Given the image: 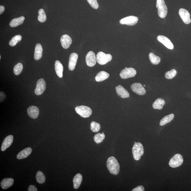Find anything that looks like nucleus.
Returning <instances> with one entry per match:
<instances>
[{"label": "nucleus", "instance_id": "40", "mask_svg": "<svg viewBox=\"0 0 191 191\" xmlns=\"http://www.w3.org/2000/svg\"><path fill=\"white\" fill-rule=\"evenodd\" d=\"M5 8L4 7L1 5L0 6V14L1 15L4 12Z\"/></svg>", "mask_w": 191, "mask_h": 191}, {"label": "nucleus", "instance_id": "20", "mask_svg": "<svg viewBox=\"0 0 191 191\" xmlns=\"http://www.w3.org/2000/svg\"><path fill=\"white\" fill-rule=\"evenodd\" d=\"M14 183V180L12 178H6L1 181V187L3 190H6L12 186Z\"/></svg>", "mask_w": 191, "mask_h": 191}, {"label": "nucleus", "instance_id": "4", "mask_svg": "<svg viewBox=\"0 0 191 191\" xmlns=\"http://www.w3.org/2000/svg\"><path fill=\"white\" fill-rule=\"evenodd\" d=\"M75 111L77 113L84 118H88L92 113V111L90 107L81 105L75 108Z\"/></svg>", "mask_w": 191, "mask_h": 191}, {"label": "nucleus", "instance_id": "5", "mask_svg": "<svg viewBox=\"0 0 191 191\" xmlns=\"http://www.w3.org/2000/svg\"><path fill=\"white\" fill-rule=\"evenodd\" d=\"M112 59V56L110 54H105L102 52H100L96 56V60L100 64L104 65L110 62Z\"/></svg>", "mask_w": 191, "mask_h": 191}, {"label": "nucleus", "instance_id": "38", "mask_svg": "<svg viewBox=\"0 0 191 191\" xmlns=\"http://www.w3.org/2000/svg\"><path fill=\"white\" fill-rule=\"evenodd\" d=\"M6 98V95L3 92L1 91L0 93V101L3 102Z\"/></svg>", "mask_w": 191, "mask_h": 191}, {"label": "nucleus", "instance_id": "36", "mask_svg": "<svg viewBox=\"0 0 191 191\" xmlns=\"http://www.w3.org/2000/svg\"><path fill=\"white\" fill-rule=\"evenodd\" d=\"M87 1L93 8L97 9L99 8V5L97 0H87Z\"/></svg>", "mask_w": 191, "mask_h": 191}, {"label": "nucleus", "instance_id": "12", "mask_svg": "<svg viewBox=\"0 0 191 191\" xmlns=\"http://www.w3.org/2000/svg\"><path fill=\"white\" fill-rule=\"evenodd\" d=\"M157 40L158 41L161 42L168 49L172 50L173 49L174 46L170 40L167 37L162 36V35H159L157 37Z\"/></svg>", "mask_w": 191, "mask_h": 191}, {"label": "nucleus", "instance_id": "8", "mask_svg": "<svg viewBox=\"0 0 191 191\" xmlns=\"http://www.w3.org/2000/svg\"><path fill=\"white\" fill-rule=\"evenodd\" d=\"M46 88V84L44 80L41 78L39 80L37 83L35 93L37 95H41L45 91Z\"/></svg>", "mask_w": 191, "mask_h": 191}, {"label": "nucleus", "instance_id": "7", "mask_svg": "<svg viewBox=\"0 0 191 191\" xmlns=\"http://www.w3.org/2000/svg\"><path fill=\"white\" fill-rule=\"evenodd\" d=\"M136 70L133 68L126 67L122 70L120 73V75L122 79H127L133 77L136 75Z\"/></svg>", "mask_w": 191, "mask_h": 191}, {"label": "nucleus", "instance_id": "42", "mask_svg": "<svg viewBox=\"0 0 191 191\" xmlns=\"http://www.w3.org/2000/svg\"><path fill=\"white\" fill-rule=\"evenodd\" d=\"M146 85H144V86H145Z\"/></svg>", "mask_w": 191, "mask_h": 191}, {"label": "nucleus", "instance_id": "23", "mask_svg": "<svg viewBox=\"0 0 191 191\" xmlns=\"http://www.w3.org/2000/svg\"><path fill=\"white\" fill-rule=\"evenodd\" d=\"M83 177L80 173H78L76 175L73 179V187L75 189L79 188L82 182Z\"/></svg>", "mask_w": 191, "mask_h": 191}, {"label": "nucleus", "instance_id": "13", "mask_svg": "<svg viewBox=\"0 0 191 191\" xmlns=\"http://www.w3.org/2000/svg\"><path fill=\"white\" fill-rule=\"evenodd\" d=\"M179 14L181 19L185 24H188L190 23V14L186 9L183 8L180 9Z\"/></svg>", "mask_w": 191, "mask_h": 191}, {"label": "nucleus", "instance_id": "18", "mask_svg": "<svg viewBox=\"0 0 191 191\" xmlns=\"http://www.w3.org/2000/svg\"><path fill=\"white\" fill-rule=\"evenodd\" d=\"M27 113L30 117L33 119L38 118L39 115V109L36 106H31L27 109Z\"/></svg>", "mask_w": 191, "mask_h": 191}, {"label": "nucleus", "instance_id": "24", "mask_svg": "<svg viewBox=\"0 0 191 191\" xmlns=\"http://www.w3.org/2000/svg\"><path fill=\"white\" fill-rule=\"evenodd\" d=\"M25 18L23 16L15 18L11 21L10 23V26L12 27H16L21 25L23 23Z\"/></svg>", "mask_w": 191, "mask_h": 191}, {"label": "nucleus", "instance_id": "6", "mask_svg": "<svg viewBox=\"0 0 191 191\" xmlns=\"http://www.w3.org/2000/svg\"><path fill=\"white\" fill-rule=\"evenodd\" d=\"M183 162L182 156L180 154H177L171 159L169 162V165L171 167L176 168L181 165Z\"/></svg>", "mask_w": 191, "mask_h": 191}, {"label": "nucleus", "instance_id": "10", "mask_svg": "<svg viewBox=\"0 0 191 191\" xmlns=\"http://www.w3.org/2000/svg\"><path fill=\"white\" fill-rule=\"evenodd\" d=\"M131 90L135 93L140 95H143L146 93L145 89L140 83H135L131 86Z\"/></svg>", "mask_w": 191, "mask_h": 191}, {"label": "nucleus", "instance_id": "11", "mask_svg": "<svg viewBox=\"0 0 191 191\" xmlns=\"http://www.w3.org/2000/svg\"><path fill=\"white\" fill-rule=\"evenodd\" d=\"M86 62L87 65L90 67L94 66L97 62L96 57L93 52L90 51L87 54L86 57Z\"/></svg>", "mask_w": 191, "mask_h": 191}, {"label": "nucleus", "instance_id": "39", "mask_svg": "<svg viewBox=\"0 0 191 191\" xmlns=\"http://www.w3.org/2000/svg\"><path fill=\"white\" fill-rule=\"evenodd\" d=\"M28 191H37V189L36 188V187L33 185H30L29 186Z\"/></svg>", "mask_w": 191, "mask_h": 191}, {"label": "nucleus", "instance_id": "3", "mask_svg": "<svg viewBox=\"0 0 191 191\" xmlns=\"http://www.w3.org/2000/svg\"><path fill=\"white\" fill-rule=\"evenodd\" d=\"M156 7L159 16L162 18H165L168 13V8L164 0H157Z\"/></svg>", "mask_w": 191, "mask_h": 191}, {"label": "nucleus", "instance_id": "30", "mask_svg": "<svg viewBox=\"0 0 191 191\" xmlns=\"http://www.w3.org/2000/svg\"><path fill=\"white\" fill-rule=\"evenodd\" d=\"M38 21L40 23H44L46 20V17L45 12L43 9H40L38 11Z\"/></svg>", "mask_w": 191, "mask_h": 191}, {"label": "nucleus", "instance_id": "34", "mask_svg": "<svg viewBox=\"0 0 191 191\" xmlns=\"http://www.w3.org/2000/svg\"><path fill=\"white\" fill-rule=\"evenodd\" d=\"M23 70V65L21 63H18L14 68V73L16 75H18L21 73Z\"/></svg>", "mask_w": 191, "mask_h": 191}, {"label": "nucleus", "instance_id": "26", "mask_svg": "<svg viewBox=\"0 0 191 191\" xmlns=\"http://www.w3.org/2000/svg\"><path fill=\"white\" fill-rule=\"evenodd\" d=\"M165 102L164 100L161 98H158L155 100L153 104L154 109L161 110L163 108V106L165 105Z\"/></svg>", "mask_w": 191, "mask_h": 191}, {"label": "nucleus", "instance_id": "19", "mask_svg": "<svg viewBox=\"0 0 191 191\" xmlns=\"http://www.w3.org/2000/svg\"><path fill=\"white\" fill-rule=\"evenodd\" d=\"M32 152V149L30 147L27 148L20 151L17 155L18 159H22L29 157Z\"/></svg>", "mask_w": 191, "mask_h": 191}, {"label": "nucleus", "instance_id": "32", "mask_svg": "<svg viewBox=\"0 0 191 191\" xmlns=\"http://www.w3.org/2000/svg\"><path fill=\"white\" fill-rule=\"evenodd\" d=\"M22 40V37L20 35H16L13 37L9 42V45L11 46H15L18 42Z\"/></svg>", "mask_w": 191, "mask_h": 191}, {"label": "nucleus", "instance_id": "35", "mask_svg": "<svg viewBox=\"0 0 191 191\" xmlns=\"http://www.w3.org/2000/svg\"><path fill=\"white\" fill-rule=\"evenodd\" d=\"M177 74V71L175 69H172L168 71L165 74V77L167 79H170L173 78Z\"/></svg>", "mask_w": 191, "mask_h": 191}, {"label": "nucleus", "instance_id": "16", "mask_svg": "<svg viewBox=\"0 0 191 191\" xmlns=\"http://www.w3.org/2000/svg\"><path fill=\"white\" fill-rule=\"evenodd\" d=\"M13 136L12 135H9L4 139L2 144L1 151H4L7 148L12 145L13 141Z\"/></svg>", "mask_w": 191, "mask_h": 191}, {"label": "nucleus", "instance_id": "22", "mask_svg": "<svg viewBox=\"0 0 191 191\" xmlns=\"http://www.w3.org/2000/svg\"><path fill=\"white\" fill-rule=\"evenodd\" d=\"M55 69L57 75L59 77L62 78L63 77V72L64 68L61 63L58 60L55 61Z\"/></svg>", "mask_w": 191, "mask_h": 191}, {"label": "nucleus", "instance_id": "17", "mask_svg": "<svg viewBox=\"0 0 191 191\" xmlns=\"http://www.w3.org/2000/svg\"><path fill=\"white\" fill-rule=\"evenodd\" d=\"M116 90L118 95L123 99L128 98L130 96V94L126 90L123 86L120 85L116 87Z\"/></svg>", "mask_w": 191, "mask_h": 191}, {"label": "nucleus", "instance_id": "15", "mask_svg": "<svg viewBox=\"0 0 191 191\" xmlns=\"http://www.w3.org/2000/svg\"><path fill=\"white\" fill-rule=\"evenodd\" d=\"M78 57V56L77 53H73L70 54L68 64V68L70 70H75Z\"/></svg>", "mask_w": 191, "mask_h": 191}, {"label": "nucleus", "instance_id": "27", "mask_svg": "<svg viewBox=\"0 0 191 191\" xmlns=\"http://www.w3.org/2000/svg\"><path fill=\"white\" fill-rule=\"evenodd\" d=\"M174 118V115L173 114H171L168 115L164 117L162 119L160 120V125L161 126L165 125L166 124L169 123Z\"/></svg>", "mask_w": 191, "mask_h": 191}, {"label": "nucleus", "instance_id": "9", "mask_svg": "<svg viewBox=\"0 0 191 191\" xmlns=\"http://www.w3.org/2000/svg\"><path fill=\"white\" fill-rule=\"evenodd\" d=\"M138 18L137 17L130 16L122 18L120 20V23L121 25L133 26L138 23Z\"/></svg>", "mask_w": 191, "mask_h": 191}, {"label": "nucleus", "instance_id": "21", "mask_svg": "<svg viewBox=\"0 0 191 191\" xmlns=\"http://www.w3.org/2000/svg\"><path fill=\"white\" fill-rule=\"evenodd\" d=\"M42 48L40 44H37L35 47L34 53V58L35 60H40L42 56Z\"/></svg>", "mask_w": 191, "mask_h": 191}, {"label": "nucleus", "instance_id": "14", "mask_svg": "<svg viewBox=\"0 0 191 191\" xmlns=\"http://www.w3.org/2000/svg\"><path fill=\"white\" fill-rule=\"evenodd\" d=\"M61 42L63 48L67 49L72 43V40L70 37L67 34L63 35L61 38Z\"/></svg>", "mask_w": 191, "mask_h": 191}, {"label": "nucleus", "instance_id": "1", "mask_svg": "<svg viewBox=\"0 0 191 191\" xmlns=\"http://www.w3.org/2000/svg\"><path fill=\"white\" fill-rule=\"evenodd\" d=\"M107 166L109 171L114 175L119 173L120 166L118 161L114 157H109L107 161Z\"/></svg>", "mask_w": 191, "mask_h": 191}, {"label": "nucleus", "instance_id": "41", "mask_svg": "<svg viewBox=\"0 0 191 191\" xmlns=\"http://www.w3.org/2000/svg\"><path fill=\"white\" fill-rule=\"evenodd\" d=\"M1 59V56H0V59Z\"/></svg>", "mask_w": 191, "mask_h": 191}, {"label": "nucleus", "instance_id": "29", "mask_svg": "<svg viewBox=\"0 0 191 191\" xmlns=\"http://www.w3.org/2000/svg\"><path fill=\"white\" fill-rule=\"evenodd\" d=\"M36 179L39 183L42 184L45 182V175L41 171H38L36 174Z\"/></svg>", "mask_w": 191, "mask_h": 191}, {"label": "nucleus", "instance_id": "28", "mask_svg": "<svg viewBox=\"0 0 191 191\" xmlns=\"http://www.w3.org/2000/svg\"><path fill=\"white\" fill-rule=\"evenodd\" d=\"M149 58L151 62L153 64L157 65L160 62L161 59L159 56L151 53L149 54Z\"/></svg>", "mask_w": 191, "mask_h": 191}, {"label": "nucleus", "instance_id": "2", "mask_svg": "<svg viewBox=\"0 0 191 191\" xmlns=\"http://www.w3.org/2000/svg\"><path fill=\"white\" fill-rule=\"evenodd\" d=\"M133 158L135 160L138 161L141 159V157L143 155L144 150L143 146L140 142H135L132 149Z\"/></svg>", "mask_w": 191, "mask_h": 191}, {"label": "nucleus", "instance_id": "31", "mask_svg": "<svg viewBox=\"0 0 191 191\" xmlns=\"http://www.w3.org/2000/svg\"><path fill=\"white\" fill-rule=\"evenodd\" d=\"M105 138V136L103 132L102 133H99L94 135V142L96 143L99 144L103 141Z\"/></svg>", "mask_w": 191, "mask_h": 191}, {"label": "nucleus", "instance_id": "25", "mask_svg": "<svg viewBox=\"0 0 191 191\" xmlns=\"http://www.w3.org/2000/svg\"><path fill=\"white\" fill-rule=\"evenodd\" d=\"M109 76V74L107 72L102 71L98 73L95 77V80L97 82H101L108 78Z\"/></svg>", "mask_w": 191, "mask_h": 191}, {"label": "nucleus", "instance_id": "33", "mask_svg": "<svg viewBox=\"0 0 191 191\" xmlns=\"http://www.w3.org/2000/svg\"><path fill=\"white\" fill-rule=\"evenodd\" d=\"M91 129L93 132H98L101 129V126L99 123L95 121H92L91 123Z\"/></svg>", "mask_w": 191, "mask_h": 191}, {"label": "nucleus", "instance_id": "37", "mask_svg": "<svg viewBox=\"0 0 191 191\" xmlns=\"http://www.w3.org/2000/svg\"><path fill=\"white\" fill-rule=\"evenodd\" d=\"M132 191H144V188L142 185H140L133 189L132 190Z\"/></svg>", "mask_w": 191, "mask_h": 191}]
</instances>
